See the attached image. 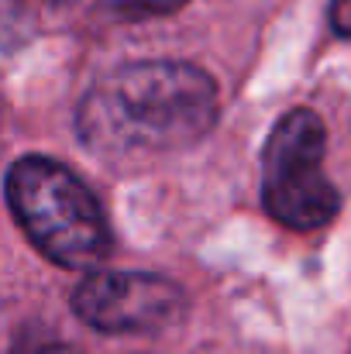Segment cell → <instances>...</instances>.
Listing matches in <instances>:
<instances>
[{
	"instance_id": "obj_1",
	"label": "cell",
	"mask_w": 351,
	"mask_h": 354,
	"mask_svg": "<svg viewBox=\"0 0 351 354\" xmlns=\"http://www.w3.org/2000/svg\"><path fill=\"white\" fill-rule=\"evenodd\" d=\"M221 114L217 83L193 62L152 59L107 73L76 111V134L104 158H141L204 141Z\"/></svg>"
},
{
	"instance_id": "obj_7",
	"label": "cell",
	"mask_w": 351,
	"mask_h": 354,
	"mask_svg": "<svg viewBox=\"0 0 351 354\" xmlns=\"http://www.w3.org/2000/svg\"><path fill=\"white\" fill-rule=\"evenodd\" d=\"M24 354H80L76 348H69V344H35L31 351Z\"/></svg>"
},
{
	"instance_id": "obj_6",
	"label": "cell",
	"mask_w": 351,
	"mask_h": 354,
	"mask_svg": "<svg viewBox=\"0 0 351 354\" xmlns=\"http://www.w3.org/2000/svg\"><path fill=\"white\" fill-rule=\"evenodd\" d=\"M327 21H331V28H334L341 38H351V0H331Z\"/></svg>"
},
{
	"instance_id": "obj_5",
	"label": "cell",
	"mask_w": 351,
	"mask_h": 354,
	"mask_svg": "<svg viewBox=\"0 0 351 354\" xmlns=\"http://www.w3.org/2000/svg\"><path fill=\"white\" fill-rule=\"evenodd\" d=\"M120 21H141V17H162L179 10L186 0H100Z\"/></svg>"
},
{
	"instance_id": "obj_8",
	"label": "cell",
	"mask_w": 351,
	"mask_h": 354,
	"mask_svg": "<svg viewBox=\"0 0 351 354\" xmlns=\"http://www.w3.org/2000/svg\"><path fill=\"white\" fill-rule=\"evenodd\" d=\"M48 3H66V0H48Z\"/></svg>"
},
{
	"instance_id": "obj_3",
	"label": "cell",
	"mask_w": 351,
	"mask_h": 354,
	"mask_svg": "<svg viewBox=\"0 0 351 354\" xmlns=\"http://www.w3.org/2000/svg\"><path fill=\"white\" fill-rule=\"evenodd\" d=\"M327 131L314 111H289L269 134L262 155V203L272 221L293 231H317L341 210L334 183L324 176Z\"/></svg>"
},
{
	"instance_id": "obj_4",
	"label": "cell",
	"mask_w": 351,
	"mask_h": 354,
	"mask_svg": "<svg viewBox=\"0 0 351 354\" xmlns=\"http://www.w3.org/2000/svg\"><path fill=\"white\" fill-rule=\"evenodd\" d=\"M73 310L104 334H159L183 320L186 292L152 272H93L76 286Z\"/></svg>"
},
{
	"instance_id": "obj_2",
	"label": "cell",
	"mask_w": 351,
	"mask_h": 354,
	"mask_svg": "<svg viewBox=\"0 0 351 354\" xmlns=\"http://www.w3.org/2000/svg\"><path fill=\"white\" fill-rule=\"evenodd\" d=\"M7 207L24 237L59 268H93L111 251L104 207L62 162L17 158L7 172Z\"/></svg>"
}]
</instances>
